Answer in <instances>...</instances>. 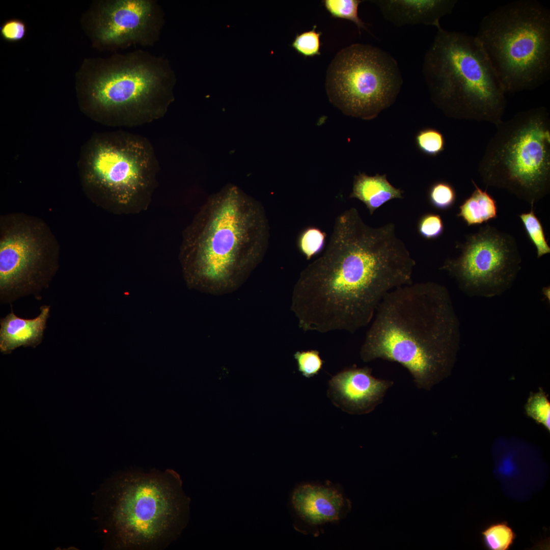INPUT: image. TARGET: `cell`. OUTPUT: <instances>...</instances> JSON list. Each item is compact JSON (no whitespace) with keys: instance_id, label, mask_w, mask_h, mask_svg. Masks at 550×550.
Wrapping results in <instances>:
<instances>
[{"instance_id":"8","label":"cell","mask_w":550,"mask_h":550,"mask_svg":"<svg viewBox=\"0 0 550 550\" xmlns=\"http://www.w3.org/2000/svg\"><path fill=\"white\" fill-rule=\"evenodd\" d=\"M478 164L486 187L507 190L529 204L550 191V116L544 106L518 112L496 126Z\"/></svg>"},{"instance_id":"2","label":"cell","mask_w":550,"mask_h":550,"mask_svg":"<svg viewBox=\"0 0 550 550\" xmlns=\"http://www.w3.org/2000/svg\"><path fill=\"white\" fill-rule=\"evenodd\" d=\"M373 319L361 349L364 362H396L425 390L450 374L460 331L445 286L428 281L396 288L384 296Z\"/></svg>"},{"instance_id":"28","label":"cell","mask_w":550,"mask_h":550,"mask_svg":"<svg viewBox=\"0 0 550 550\" xmlns=\"http://www.w3.org/2000/svg\"><path fill=\"white\" fill-rule=\"evenodd\" d=\"M294 357L298 371L306 378L317 375L322 368L323 361L318 350L297 351L294 353Z\"/></svg>"},{"instance_id":"17","label":"cell","mask_w":550,"mask_h":550,"mask_svg":"<svg viewBox=\"0 0 550 550\" xmlns=\"http://www.w3.org/2000/svg\"><path fill=\"white\" fill-rule=\"evenodd\" d=\"M36 318L25 319L12 312L1 320L0 350L10 353L21 346L36 347L41 341L49 316V307L42 306Z\"/></svg>"},{"instance_id":"18","label":"cell","mask_w":550,"mask_h":550,"mask_svg":"<svg viewBox=\"0 0 550 550\" xmlns=\"http://www.w3.org/2000/svg\"><path fill=\"white\" fill-rule=\"evenodd\" d=\"M403 191L393 186L386 174L370 176L365 173L355 175L350 198L362 202L371 215L386 202L394 199H402Z\"/></svg>"},{"instance_id":"20","label":"cell","mask_w":550,"mask_h":550,"mask_svg":"<svg viewBox=\"0 0 550 550\" xmlns=\"http://www.w3.org/2000/svg\"><path fill=\"white\" fill-rule=\"evenodd\" d=\"M534 206H531L529 212L518 215L526 233L536 249L537 257L550 253V246L547 242L544 231L540 220L534 211Z\"/></svg>"},{"instance_id":"16","label":"cell","mask_w":550,"mask_h":550,"mask_svg":"<svg viewBox=\"0 0 550 550\" xmlns=\"http://www.w3.org/2000/svg\"><path fill=\"white\" fill-rule=\"evenodd\" d=\"M383 18L397 27L424 24L441 28L440 19L452 13L456 0L372 1Z\"/></svg>"},{"instance_id":"10","label":"cell","mask_w":550,"mask_h":550,"mask_svg":"<svg viewBox=\"0 0 550 550\" xmlns=\"http://www.w3.org/2000/svg\"><path fill=\"white\" fill-rule=\"evenodd\" d=\"M402 84L398 63L389 52L353 44L332 61L325 86L329 100L342 112L370 120L394 103Z\"/></svg>"},{"instance_id":"15","label":"cell","mask_w":550,"mask_h":550,"mask_svg":"<svg viewBox=\"0 0 550 550\" xmlns=\"http://www.w3.org/2000/svg\"><path fill=\"white\" fill-rule=\"evenodd\" d=\"M39 256L38 245L29 233L17 231L5 236L0 244L1 294L27 280Z\"/></svg>"},{"instance_id":"25","label":"cell","mask_w":550,"mask_h":550,"mask_svg":"<svg viewBox=\"0 0 550 550\" xmlns=\"http://www.w3.org/2000/svg\"><path fill=\"white\" fill-rule=\"evenodd\" d=\"M418 149L425 154L436 156L445 149V140L443 134L433 128H425L419 130L415 136Z\"/></svg>"},{"instance_id":"5","label":"cell","mask_w":550,"mask_h":550,"mask_svg":"<svg viewBox=\"0 0 550 550\" xmlns=\"http://www.w3.org/2000/svg\"><path fill=\"white\" fill-rule=\"evenodd\" d=\"M175 72L169 61L142 49L90 59L77 87L81 111L112 127L149 123L166 114L174 101Z\"/></svg>"},{"instance_id":"13","label":"cell","mask_w":550,"mask_h":550,"mask_svg":"<svg viewBox=\"0 0 550 550\" xmlns=\"http://www.w3.org/2000/svg\"><path fill=\"white\" fill-rule=\"evenodd\" d=\"M367 367L345 369L329 381L328 395L333 403L352 414L371 411L383 400L392 382L375 378Z\"/></svg>"},{"instance_id":"9","label":"cell","mask_w":550,"mask_h":550,"mask_svg":"<svg viewBox=\"0 0 550 550\" xmlns=\"http://www.w3.org/2000/svg\"><path fill=\"white\" fill-rule=\"evenodd\" d=\"M77 167L92 193L124 208L149 201L159 170L150 142L121 130L93 134L81 148Z\"/></svg>"},{"instance_id":"26","label":"cell","mask_w":550,"mask_h":550,"mask_svg":"<svg viewBox=\"0 0 550 550\" xmlns=\"http://www.w3.org/2000/svg\"><path fill=\"white\" fill-rule=\"evenodd\" d=\"M428 198L430 204L439 210H447L452 207L456 200L454 188L449 183L437 181L429 187Z\"/></svg>"},{"instance_id":"27","label":"cell","mask_w":550,"mask_h":550,"mask_svg":"<svg viewBox=\"0 0 550 550\" xmlns=\"http://www.w3.org/2000/svg\"><path fill=\"white\" fill-rule=\"evenodd\" d=\"M316 29L315 25L311 30L297 34L292 42L293 48L306 58L320 54L322 33L317 32Z\"/></svg>"},{"instance_id":"29","label":"cell","mask_w":550,"mask_h":550,"mask_svg":"<svg viewBox=\"0 0 550 550\" xmlns=\"http://www.w3.org/2000/svg\"><path fill=\"white\" fill-rule=\"evenodd\" d=\"M417 228L418 231L422 237L426 239L432 240L438 238L442 235L444 225L439 214L427 213L421 216Z\"/></svg>"},{"instance_id":"24","label":"cell","mask_w":550,"mask_h":550,"mask_svg":"<svg viewBox=\"0 0 550 550\" xmlns=\"http://www.w3.org/2000/svg\"><path fill=\"white\" fill-rule=\"evenodd\" d=\"M525 407L528 416L549 430L550 403L543 391L539 390L536 393H531Z\"/></svg>"},{"instance_id":"22","label":"cell","mask_w":550,"mask_h":550,"mask_svg":"<svg viewBox=\"0 0 550 550\" xmlns=\"http://www.w3.org/2000/svg\"><path fill=\"white\" fill-rule=\"evenodd\" d=\"M362 2L360 0H324L322 3L328 13L335 18L353 22L360 33L362 29L367 30L365 23L359 16L358 8Z\"/></svg>"},{"instance_id":"21","label":"cell","mask_w":550,"mask_h":550,"mask_svg":"<svg viewBox=\"0 0 550 550\" xmlns=\"http://www.w3.org/2000/svg\"><path fill=\"white\" fill-rule=\"evenodd\" d=\"M486 547L490 550H507L515 538L512 528L505 522L492 524L482 532Z\"/></svg>"},{"instance_id":"3","label":"cell","mask_w":550,"mask_h":550,"mask_svg":"<svg viewBox=\"0 0 550 550\" xmlns=\"http://www.w3.org/2000/svg\"><path fill=\"white\" fill-rule=\"evenodd\" d=\"M269 237L262 205L237 186H225L185 231L180 261L187 285L214 294L236 290L262 260Z\"/></svg>"},{"instance_id":"1","label":"cell","mask_w":550,"mask_h":550,"mask_svg":"<svg viewBox=\"0 0 550 550\" xmlns=\"http://www.w3.org/2000/svg\"><path fill=\"white\" fill-rule=\"evenodd\" d=\"M416 262L395 225H367L351 208L335 219L322 255L299 274L291 309L305 332L354 333L390 291L413 283Z\"/></svg>"},{"instance_id":"14","label":"cell","mask_w":550,"mask_h":550,"mask_svg":"<svg viewBox=\"0 0 550 550\" xmlns=\"http://www.w3.org/2000/svg\"><path fill=\"white\" fill-rule=\"evenodd\" d=\"M291 504L302 526L312 529L338 521L350 507L341 487L329 481L298 486L292 492Z\"/></svg>"},{"instance_id":"12","label":"cell","mask_w":550,"mask_h":550,"mask_svg":"<svg viewBox=\"0 0 550 550\" xmlns=\"http://www.w3.org/2000/svg\"><path fill=\"white\" fill-rule=\"evenodd\" d=\"M164 23V12L156 1H105L92 9L89 30L96 46L116 49L152 46Z\"/></svg>"},{"instance_id":"7","label":"cell","mask_w":550,"mask_h":550,"mask_svg":"<svg viewBox=\"0 0 550 550\" xmlns=\"http://www.w3.org/2000/svg\"><path fill=\"white\" fill-rule=\"evenodd\" d=\"M506 93L534 89L550 75V11L517 0L485 15L476 36Z\"/></svg>"},{"instance_id":"23","label":"cell","mask_w":550,"mask_h":550,"mask_svg":"<svg viewBox=\"0 0 550 550\" xmlns=\"http://www.w3.org/2000/svg\"><path fill=\"white\" fill-rule=\"evenodd\" d=\"M326 234L315 227L304 229L297 239V247L307 260H310L324 248Z\"/></svg>"},{"instance_id":"6","label":"cell","mask_w":550,"mask_h":550,"mask_svg":"<svg viewBox=\"0 0 550 550\" xmlns=\"http://www.w3.org/2000/svg\"><path fill=\"white\" fill-rule=\"evenodd\" d=\"M422 73L432 100L446 116L496 126L503 121L506 93L475 36L437 29Z\"/></svg>"},{"instance_id":"19","label":"cell","mask_w":550,"mask_h":550,"mask_svg":"<svg viewBox=\"0 0 550 550\" xmlns=\"http://www.w3.org/2000/svg\"><path fill=\"white\" fill-rule=\"evenodd\" d=\"M475 187L471 195L459 207L457 216L463 219L468 226L480 225L498 217L496 200L472 180Z\"/></svg>"},{"instance_id":"4","label":"cell","mask_w":550,"mask_h":550,"mask_svg":"<svg viewBox=\"0 0 550 550\" xmlns=\"http://www.w3.org/2000/svg\"><path fill=\"white\" fill-rule=\"evenodd\" d=\"M94 503L99 527L108 548H165L186 527L190 499L174 470H132L107 479Z\"/></svg>"},{"instance_id":"11","label":"cell","mask_w":550,"mask_h":550,"mask_svg":"<svg viewBox=\"0 0 550 550\" xmlns=\"http://www.w3.org/2000/svg\"><path fill=\"white\" fill-rule=\"evenodd\" d=\"M460 254L446 259L441 270L471 297H493L509 289L521 268L516 240L510 234L486 225L458 243Z\"/></svg>"},{"instance_id":"30","label":"cell","mask_w":550,"mask_h":550,"mask_svg":"<svg viewBox=\"0 0 550 550\" xmlns=\"http://www.w3.org/2000/svg\"><path fill=\"white\" fill-rule=\"evenodd\" d=\"M26 28L24 23L19 20L12 19L6 21L1 27L2 37L8 41H17L24 36Z\"/></svg>"}]
</instances>
